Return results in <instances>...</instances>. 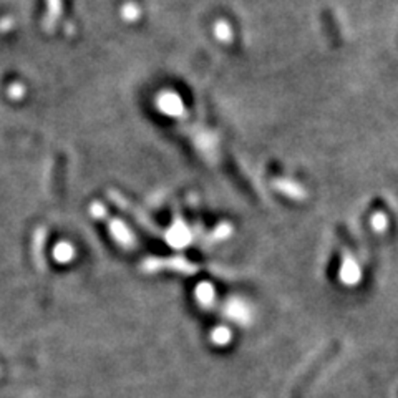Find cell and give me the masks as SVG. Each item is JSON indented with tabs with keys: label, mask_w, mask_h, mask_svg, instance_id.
<instances>
[{
	"label": "cell",
	"mask_w": 398,
	"mask_h": 398,
	"mask_svg": "<svg viewBox=\"0 0 398 398\" xmlns=\"http://www.w3.org/2000/svg\"><path fill=\"white\" fill-rule=\"evenodd\" d=\"M340 349H342V345L339 340L330 342V344L327 345V347L322 350V352L318 354L311 363L307 365L306 370H304L301 375L294 380L292 387H290V398H301L304 393L307 392V388L312 385V382L316 380L318 373H321L322 370H324L327 365H329L332 360L339 355Z\"/></svg>",
	"instance_id": "obj_1"
},
{
	"label": "cell",
	"mask_w": 398,
	"mask_h": 398,
	"mask_svg": "<svg viewBox=\"0 0 398 398\" xmlns=\"http://www.w3.org/2000/svg\"><path fill=\"white\" fill-rule=\"evenodd\" d=\"M229 231H231V228L228 226V224H223V226H219L218 228V231L214 232V234H211V237H216V239H224L229 234Z\"/></svg>",
	"instance_id": "obj_11"
},
{
	"label": "cell",
	"mask_w": 398,
	"mask_h": 398,
	"mask_svg": "<svg viewBox=\"0 0 398 398\" xmlns=\"http://www.w3.org/2000/svg\"><path fill=\"white\" fill-rule=\"evenodd\" d=\"M196 296H198L199 302L209 304L214 299V290L209 284H201L198 285V289H196Z\"/></svg>",
	"instance_id": "obj_7"
},
{
	"label": "cell",
	"mask_w": 398,
	"mask_h": 398,
	"mask_svg": "<svg viewBox=\"0 0 398 398\" xmlns=\"http://www.w3.org/2000/svg\"><path fill=\"white\" fill-rule=\"evenodd\" d=\"M216 35L219 37V39H223V40H229V39H231V30H229L228 23H218V27H216Z\"/></svg>",
	"instance_id": "obj_10"
},
{
	"label": "cell",
	"mask_w": 398,
	"mask_h": 398,
	"mask_svg": "<svg viewBox=\"0 0 398 398\" xmlns=\"http://www.w3.org/2000/svg\"><path fill=\"white\" fill-rule=\"evenodd\" d=\"M144 273H156V270H176L181 274H194L196 266L186 261L185 257H149L143 262Z\"/></svg>",
	"instance_id": "obj_2"
},
{
	"label": "cell",
	"mask_w": 398,
	"mask_h": 398,
	"mask_svg": "<svg viewBox=\"0 0 398 398\" xmlns=\"http://www.w3.org/2000/svg\"><path fill=\"white\" fill-rule=\"evenodd\" d=\"M322 23H324V29L327 32V35H329L330 42H335V44H339L340 30H339V25H337L334 15H332L330 12H324V13H322Z\"/></svg>",
	"instance_id": "obj_6"
},
{
	"label": "cell",
	"mask_w": 398,
	"mask_h": 398,
	"mask_svg": "<svg viewBox=\"0 0 398 398\" xmlns=\"http://www.w3.org/2000/svg\"><path fill=\"white\" fill-rule=\"evenodd\" d=\"M110 198L113 199L115 204H118V206H121V208H123L125 211H128L131 216L137 219V221H138L139 224H142V226H143L144 229H149V231H151V232L159 234L158 228H154V223L147 216V213H143V211L138 209L135 204H131L130 201L126 199L123 194L116 193V191H110Z\"/></svg>",
	"instance_id": "obj_4"
},
{
	"label": "cell",
	"mask_w": 398,
	"mask_h": 398,
	"mask_svg": "<svg viewBox=\"0 0 398 398\" xmlns=\"http://www.w3.org/2000/svg\"><path fill=\"white\" fill-rule=\"evenodd\" d=\"M274 188L275 191H279L280 194L287 196V198H292L297 201H302L304 198H307L306 191H304L301 186L294 185V182H290V181H284V180L274 181Z\"/></svg>",
	"instance_id": "obj_5"
},
{
	"label": "cell",
	"mask_w": 398,
	"mask_h": 398,
	"mask_svg": "<svg viewBox=\"0 0 398 398\" xmlns=\"http://www.w3.org/2000/svg\"><path fill=\"white\" fill-rule=\"evenodd\" d=\"M211 339L216 342V344H226V342L229 340V330L223 329V327H219V329L213 332Z\"/></svg>",
	"instance_id": "obj_9"
},
{
	"label": "cell",
	"mask_w": 398,
	"mask_h": 398,
	"mask_svg": "<svg viewBox=\"0 0 398 398\" xmlns=\"http://www.w3.org/2000/svg\"><path fill=\"white\" fill-rule=\"evenodd\" d=\"M55 257H57V261L60 262H67L73 257V249L72 246L68 244H58L57 249H55Z\"/></svg>",
	"instance_id": "obj_8"
},
{
	"label": "cell",
	"mask_w": 398,
	"mask_h": 398,
	"mask_svg": "<svg viewBox=\"0 0 398 398\" xmlns=\"http://www.w3.org/2000/svg\"><path fill=\"white\" fill-rule=\"evenodd\" d=\"M373 226L377 229H385L387 228V218L383 216V214H375V218H373Z\"/></svg>",
	"instance_id": "obj_12"
},
{
	"label": "cell",
	"mask_w": 398,
	"mask_h": 398,
	"mask_svg": "<svg viewBox=\"0 0 398 398\" xmlns=\"http://www.w3.org/2000/svg\"><path fill=\"white\" fill-rule=\"evenodd\" d=\"M92 214L98 219H101V221L105 223H110V229L111 232L115 234V237L118 239L123 246H133V237H131V234L128 229H126L123 224L118 223V221H113V219L108 218V214H106V211L103 209L101 204H93L92 206Z\"/></svg>",
	"instance_id": "obj_3"
}]
</instances>
